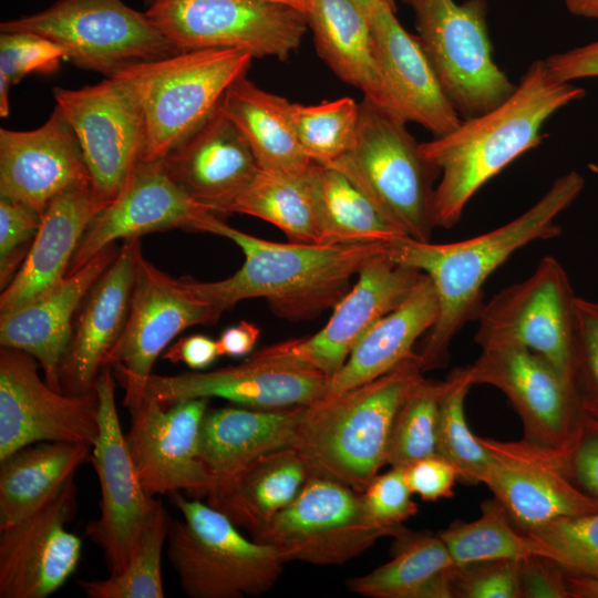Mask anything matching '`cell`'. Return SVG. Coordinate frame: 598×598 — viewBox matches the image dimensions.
<instances>
[{
    "label": "cell",
    "mask_w": 598,
    "mask_h": 598,
    "mask_svg": "<svg viewBox=\"0 0 598 598\" xmlns=\"http://www.w3.org/2000/svg\"><path fill=\"white\" fill-rule=\"evenodd\" d=\"M118 250L115 244L105 247L48 292L0 313V346L33 357L55 390L62 391L59 370L72 339L73 317Z\"/></svg>",
    "instance_id": "27"
},
{
    "label": "cell",
    "mask_w": 598,
    "mask_h": 598,
    "mask_svg": "<svg viewBox=\"0 0 598 598\" xmlns=\"http://www.w3.org/2000/svg\"><path fill=\"white\" fill-rule=\"evenodd\" d=\"M68 51L44 37L28 32L0 33V79L17 85L30 73L52 74L68 60Z\"/></svg>",
    "instance_id": "46"
},
{
    "label": "cell",
    "mask_w": 598,
    "mask_h": 598,
    "mask_svg": "<svg viewBox=\"0 0 598 598\" xmlns=\"http://www.w3.org/2000/svg\"><path fill=\"white\" fill-rule=\"evenodd\" d=\"M209 399L168 406L146 399L131 412L126 435L140 481L150 496L185 491L206 496L213 477L198 455L199 431Z\"/></svg>",
    "instance_id": "21"
},
{
    "label": "cell",
    "mask_w": 598,
    "mask_h": 598,
    "mask_svg": "<svg viewBox=\"0 0 598 598\" xmlns=\"http://www.w3.org/2000/svg\"><path fill=\"white\" fill-rule=\"evenodd\" d=\"M404 529V528H403ZM400 532L375 523L360 492L337 480L311 475L296 498L255 538L286 561L344 564Z\"/></svg>",
    "instance_id": "11"
},
{
    "label": "cell",
    "mask_w": 598,
    "mask_h": 598,
    "mask_svg": "<svg viewBox=\"0 0 598 598\" xmlns=\"http://www.w3.org/2000/svg\"><path fill=\"white\" fill-rule=\"evenodd\" d=\"M437 316V296L424 274L398 307L365 331L342 368L330 379L323 398L372 381L412 357L414 344L433 327Z\"/></svg>",
    "instance_id": "32"
},
{
    "label": "cell",
    "mask_w": 598,
    "mask_h": 598,
    "mask_svg": "<svg viewBox=\"0 0 598 598\" xmlns=\"http://www.w3.org/2000/svg\"><path fill=\"white\" fill-rule=\"evenodd\" d=\"M162 163L174 183L216 215L228 214L259 171L244 136L219 106Z\"/></svg>",
    "instance_id": "26"
},
{
    "label": "cell",
    "mask_w": 598,
    "mask_h": 598,
    "mask_svg": "<svg viewBox=\"0 0 598 598\" xmlns=\"http://www.w3.org/2000/svg\"><path fill=\"white\" fill-rule=\"evenodd\" d=\"M440 403L436 455L450 462L458 481L466 485L484 484L489 455L465 417L464 402L473 385L468 368H456L446 377Z\"/></svg>",
    "instance_id": "41"
},
{
    "label": "cell",
    "mask_w": 598,
    "mask_h": 598,
    "mask_svg": "<svg viewBox=\"0 0 598 598\" xmlns=\"http://www.w3.org/2000/svg\"><path fill=\"white\" fill-rule=\"evenodd\" d=\"M526 534L547 545L567 574L598 578V512L559 517Z\"/></svg>",
    "instance_id": "44"
},
{
    "label": "cell",
    "mask_w": 598,
    "mask_h": 598,
    "mask_svg": "<svg viewBox=\"0 0 598 598\" xmlns=\"http://www.w3.org/2000/svg\"><path fill=\"white\" fill-rule=\"evenodd\" d=\"M154 0H144V2L150 6Z\"/></svg>",
    "instance_id": "60"
},
{
    "label": "cell",
    "mask_w": 598,
    "mask_h": 598,
    "mask_svg": "<svg viewBox=\"0 0 598 598\" xmlns=\"http://www.w3.org/2000/svg\"><path fill=\"white\" fill-rule=\"evenodd\" d=\"M171 518L159 499L153 508L141 535L136 551L127 566L105 579L79 580L89 598H163L162 555L167 542Z\"/></svg>",
    "instance_id": "40"
},
{
    "label": "cell",
    "mask_w": 598,
    "mask_h": 598,
    "mask_svg": "<svg viewBox=\"0 0 598 598\" xmlns=\"http://www.w3.org/2000/svg\"><path fill=\"white\" fill-rule=\"evenodd\" d=\"M423 373L415 352L372 381L307 405L293 446L311 475L363 492L386 465L395 414Z\"/></svg>",
    "instance_id": "4"
},
{
    "label": "cell",
    "mask_w": 598,
    "mask_h": 598,
    "mask_svg": "<svg viewBox=\"0 0 598 598\" xmlns=\"http://www.w3.org/2000/svg\"><path fill=\"white\" fill-rule=\"evenodd\" d=\"M419 41L461 118L508 99L513 84L493 56L485 0H411Z\"/></svg>",
    "instance_id": "8"
},
{
    "label": "cell",
    "mask_w": 598,
    "mask_h": 598,
    "mask_svg": "<svg viewBox=\"0 0 598 598\" xmlns=\"http://www.w3.org/2000/svg\"><path fill=\"white\" fill-rule=\"evenodd\" d=\"M584 186V177L569 172L518 217L464 240L433 244L396 237L384 243V255L425 274L437 296V319L415 351L423 372L447 365L454 337L468 321L476 320L489 276L518 249L561 234L556 219Z\"/></svg>",
    "instance_id": "1"
},
{
    "label": "cell",
    "mask_w": 598,
    "mask_h": 598,
    "mask_svg": "<svg viewBox=\"0 0 598 598\" xmlns=\"http://www.w3.org/2000/svg\"><path fill=\"white\" fill-rule=\"evenodd\" d=\"M454 598H522L519 560L455 565Z\"/></svg>",
    "instance_id": "49"
},
{
    "label": "cell",
    "mask_w": 598,
    "mask_h": 598,
    "mask_svg": "<svg viewBox=\"0 0 598 598\" xmlns=\"http://www.w3.org/2000/svg\"><path fill=\"white\" fill-rule=\"evenodd\" d=\"M272 1H277L287 6H290L292 8H296L302 11L303 13H307L308 8H309L308 0H272Z\"/></svg>",
    "instance_id": "59"
},
{
    "label": "cell",
    "mask_w": 598,
    "mask_h": 598,
    "mask_svg": "<svg viewBox=\"0 0 598 598\" xmlns=\"http://www.w3.org/2000/svg\"><path fill=\"white\" fill-rule=\"evenodd\" d=\"M353 1L368 16V18L372 13V11L382 3L389 4L392 8L396 9L394 0H353Z\"/></svg>",
    "instance_id": "58"
},
{
    "label": "cell",
    "mask_w": 598,
    "mask_h": 598,
    "mask_svg": "<svg viewBox=\"0 0 598 598\" xmlns=\"http://www.w3.org/2000/svg\"><path fill=\"white\" fill-rule=\"evenodd\" d=\"M585 94L582 87L555 79L545 60H536L504 102L421 143L422 155L441 175L433 196L435 227L453 228L476 192L538 146L546 136L542 133L545 122Z\"/></svg>",
    "instance_id": "2"
},
{
    "label": "cell",
    "mask_w": 598,
    "mask_h": 598,
    "mask_svg": "<svg viewBox=\"0 0 598 598\" xmlns=\"http://www.w3.org/2000/svg\"><path fill=\"white\" fill-rule=\"evenodd\" d=\"M221 313L140 251L128 316L104 360L124 390L123 405L130 411L144 400L155 361L177 334L197 324H213Z\"/></svg>",
    "instance_id": "13"
},
{
    "label": "cell",
    "mask_w": 598,
    "mask_h": 598,
    "mask_svg": "<svg viewBox=\"0 0 598 598\" xmlns=\"http://www.w3.org/2000/svg\"><path fill=\"white\" fill-rule=\"evenodd\" d=\"M571 379L582 415L598 421V300L576 297Z\"/></svg>",
    "instance_id": "45"
},
{
    "label": "cell",
    "mask_w": 598,
    "mask_h": 598,
    "mask_svg": "<svg viewBox=\"0 0 598 598\" xmlns=\"http://www.w3.org/2000/svg\"><path fill=\"white\" fill-rule=\"evenodd\" d=\"M84 185H91V176L59 106L38 128H0V197L42 215L54 197Z\"/></svg>",
    "instance_id": "25"
},
{
    "label": "cell",
    "mask_w": 598,
    "mask_h": 598,
    "mask_svg": "<svg viewBox=\"0 0 598 598\" xmlns=\"http://www.w3.org/2000/svg\"><path fill=\"white\" fill-rule=\"evenodd\" d=\"M145 12L177 53L236 49L286 60L309 28L306 13L272 0H154Z\"/></svg>",
    "instance_id": "10"
},
{
    "label": "cell",
    "mask_w": 598,
    "mask_h": 598,
    "mask_svg": "<svg viewBox=\"0 0 598 598\" xmlns=\"http://www.w3.org/2000/svg\"><path fill=\"white\" fill-rule=\"evenodd\" d=\"M291 105L244 76L229 86L219 107L244 136L259 168L301 171L312 162L299 144Z\"/></svg>",
    "instance_id": "34"
},
{
    "label": "cell",
    "mask_w": 598,
    "mask_h": 598,
    "mask_svg": "<svg viewBox=\"0 0 598 598\" xmlns=\"http://www.w3.org/2000/svg\"><path fill=\"white\" fill-rule=\"evenodd\" d=\"M474 384L503 392L522 420L524 440L570 453L581 431V408L574 385L547 359L526 348L482 349L467 367Z\"/></svg>",
    "instance_id": "17"
},
{
    "label": "cell",
    "mask_w": 598,
    "mask_h": 598,
    "mask_svg": "<svg viewBox=\"0 0 598 598\" xmlns=\"http://www.w3.org/2000/svg\"><path fill=\"white\" fill-rule=\"evenodd\" d=\"M30 354L0 349V461L40 442L83 443L99 436L96 389L69 394L51 388Z\"/></svg>",
    "instance_id": "16"
},
{
    "label": "cell",
    "mask_w": 598,
    "mask_h": 598,
    "mask_svg": "<svg viewBox=\"0 0 598 598\" xmlns=\"http://www.w3.org/2000/svg\"><path fill=\"white\" fill-rule=\"evenodd\" d=\"M359 105L353 146L328 166L349 177L406 237L431 241L439 168L424 158L403 118L368 97Z\"/></svg>",
    "instance_id": "5"
},
{
    "label": "cell",
    "mask_w": 598,
    "mask_h": 598,
    "mask_svg": "<svg viewBox=\"0 0 598 598\" xmlns=\"http://www.w3.org/2000/svg\"><path fill=\"white\" fill-rule=\"evenodd\" d=\"M545 63L561 82L598 76V41L550 55Z\"/></svg>",
    "instance_id": "53"
},
{
    "label": "cell",
    "mask_w": 598,
    "mask_h": 598,
    "mask_svg": "<svg viewBox=\"0 0 598 598\" xmlns=\"http://www.w3.org/2000/svg\"><path fill=\"white\" fill-rule=\"evenodd\" d=\"M519 586L522 598H570L567 573L543 556L519 560Z\"/></svg>",
    "instance_id": "51"
},
{
    "label": "cell",
    "mask_w": 598,
    "mask_h": 598,
    "mask_svg": "<svg viewBox=\"0 0 598 598\" xmlns=\"http://www.w3.org/2000/svg\"><path fill=\"white\" fill-rule=\"evenodd\" d=\"M361 495L370 517L379 525L395 532L403 529L402 523L417 513L404 468L391 467L390 471L375 475Z\"/></svg>",
    "instance_id": "48"
},
{
    "label": "cell",
    "mask_w": 598,
    "mask_h": 598,
    "mask_svg": "<svg viewBox=\"0 0 598 598\" xmlns=\"http://www.w3.org/2000/svg\"><path fill=\"white\" fill-rule=\"evenodd\" d=\"M310 183L320 245L389 241L406 237L340 171L311 163Z\"/></svg>",
    "instance_id": "37"
},
{
    "label": "cell",
    "mask_w": 598,
    "mask_h": 598,
    "mask_svg": "<svg viewBox=\"0 0 598 598\" xmlns=\"http://www.w3.org/2000/svg\"><path fill=\"white\" fill-rule=\"evenodd\" d=\"M570 598H598V578L567 574Z\"/></svg>",
    "instance_id": "56"
},
{
    "label": "cell",
    "mask_w": 598,
    "mask_h": 598,
    "mask_svg": "<svg viewBox=\"0 0 598 598\" xmlns=\"http://www.w3.org/2000/svg\"><path fill=\"white\" fill-rule=\"evenodd\" d=\"M100 400L99 436L91 462L97 475L100 515L85 534L103 553L110 575L124 570L136 551L143 528L155 503L136 472L115 403V383L110 367L95 381Z\"/></svg>",
    "instance_id": "15"
},
{
    "label": "cell",
    "mask_w": 598,
    "mask_h": 598,
    "mask_svg": "<svg viewBox=\"0 0 598 598\" xmlns=\"http://www.w3.org/2000/svg\"><path fill=\"white\" fill-rule=\"evenodd\" d=\"M169 495L182 519L171 520L167 558L190 598L260 596L285 564L268 545L246 538L223 513L179 492Z\"/></svg>",
    "instance_id": "7"
},
{
    "label": "cell",
    "mask_w": 598,
    "mask_h": 598,
    "mask_svg": "<svg viewBox=\"0 0 598 598\" xmlns=\"http://www.w3.org/2000/svg\"><path fill=\"white\" fill-rule=\"evenodd\" d=\"M489 455L484 484L523 533L553 519L598 512V497L574 481L570 453L526 440L478 436Z\"/></svg>",
    "instance_id": "18"
},
{
    "label": "cell",
    "mask_w": 598,
    "mask_h": 598,
    "mask_svg": "<svg viewBox=\"0 0 598 598\" xmlns=\"http://www.w3.org/2000/svg\"><path fill=\"white\" fill-rule=\"evenodd\" d=\"M306 406L207 409L199 431L202 463L215 478L269 452L293 446Z\"/></svg>",
    "instance_id": "31"
},
{
    "label": "cell",
    "mask_w": 598,
    "mask_h": 598,
    "mask_svg": "<svg viewBox=\"0 0 598 598\" xmlns=\"http://www.w3.org/2000/svg\"><path fill=\"white\" fill-rule=\"evenodd\" d=\"M565 6L575 16L598 21V0H565Z\"/></svg>",
    "instance_id": "57"
},
{
    "label": "cell",
    "mask_w": 598,
    "mask_h": 598,
    "mask_svg": "<svg viewBox=\"0 0 598 598\" xmlns=\"http://www.w3.org/2000/svg\"><path fill=\"white\" fill-rule=\"evenodd\" d=\"M330 379L291 362L248 357L237 365L212 371L152 374L144 398L164 406L198 398H219L250 409L310 405L321 400Z\"/></svg>",
    "instance_id": "22"
},
{
    "label": "cell",
    "mask_w": 598,
    "mask_h": 598,
    "mask_svg": "<svg viewBox=\"0 0 598 598\" xmlns=\"http://www.w3.org/2000/svg\"><path fill=\"white\" fill-rule=\"evenodd\" d=\"M91 456L87 444L40 442L0 461V529L41 508Z\"/></svg>",
    "instance_id": "33"
},
{
    "label": "cell",
    "mask_w": 598,
    "mask_h": 598,
    "mask_svg": "<svg viewBox=\"0 0 598 598\" xmlns=\"http://www.w3.org/2000/svg\"><path fill=\"white\" fill-rule=\"evenodd\" d=\"M206 233L231 240L245 260L231 276L217 281L181 279L197 298L221 312L238 302L262 298L279 318L299 321L334 307L350 290L351 279L385 241L320 245L275 243L243 233L218 217Z\"/></svg>",
    "instance_id": "3"
},
{
    "label": "cell",
    "mask_w": 598,
    "mask_h": 598,
    "mask_svg": "<svg viewBox=\"0 0 598 598\" xmlns=\"http://www.w3.org/2000/svg\"><path fill=\"white\" fill-rule=\"evenodd\" d=\"M403 1H405L406 3H410L411 0H403Z\"/></svg>",
    "instance_id": "61"
},
{
    "label": "cell",
    "mask_w": 598,
    "mask_h": 598,
    "mask_svg": "<svg viewBox=\"0 0 598 598\" xmlns=\"http://www.w3.org/2000/svg\"><path fill=\"white\" fill-rule=\"evenodd\" d=\"M53 96L71 125L92 187L113 200L145 145V118L132 83L116 73L80 89L54 87Z\"/></svg>",
    "instance_id": "14"
},
{
    "label": "cell",
    "mask_w": 598,
    "mask_h": 598,
    "mask_svg": "<svg viewBox=\"0 0 598 598\" xmlns=\"http://www.w3.org/2000/svg\"><path fill=\"white\" fill-rule=\"evenodd\" d=\"M395 11L382 3L369 16L382 106L406 123L420 124L434 137L445 135L462 118L445 94L417 35L401 25Z\"/></svg>",
    "instance_id": "24"
},
{
    "label": "cell",
    "mask_w": 598,
    "mask_h": 598,
    "mask_svg": "<svg viewBox=\"0 0 598 598\" xmlns=\"http://www.w3.org/2000/svg\"><path fill=\"white\" fill-rule=\"evenodd\" d=\"M576 297L563 265L546 256L528 278L482 305L474 340L482 349L515 346L534 351L573 383Z\"/></svg>",
    "instance_id": "12"
},
{
    "label": "cell",
    "mask_w": 598,
    "mask_h": 598,
    "mask_svg": "<svg viewBox=\"0 0 598 598\" xmlns=\"http://www.w3.org/2000/svg\"><path fill=\"white\" fill-rule=\"evenodd\" d=\"M423 275L391 260L383 251L362 267L322 329L309 337L267 346L254 354L310 368L331 379L365 331L398 307Z\"/></svg>",
    "instance_id": "19"
},
{
    "label": "cell",
    "mask_w": 598,
    "mask_h": 598,
    "mask_svg": "<svg viewBox=\"0 0 598 598\" xmlns=\"http://www.w3.org/2000/svg\"><path fill=\"white\" fill-rule=\"evenodd\" d=\"M219 355L217 340L205 334H192L178 339L163 353L171 363H184L189 369L200 371L208 368Z\"/></svg>",
    "instance_id": "54"
},
{
    "label": "cell",
    "mask_w": 598,
    "mask_h": 598,
    "mask_svg": "<svg viewBox=\"0 0 598 598\" xmlns=\"http://www.w3.org/2000/svg\"><path fill=\"white\" fill-rule=\"evenodd\" d=\"M259 327L250 321L240 320L226 328L217 340L220 357L240 358L252 352L259 337Z\"/></svg>",
    "instance_id": "55"
},
{
    "label": "cell",
    "mask_w": 598,
    "mask_h": 598,
    "mask_svg": "<svg viewBox=\"0 0 598 598\" xmlns=\"http://www.w3.org/2000/svg\"><path fill=\"white\" fill-rule=\"evenodd\" d=\"M111 202L92 184L54 197L42 214L39 231L24 261L1 290L0 312L31 301L59 285L68 276L87 227Z\"/></svg>",
    "instance_id": "29"
},
{
    "label": "cell",
    "mask_w": 598,
    "mask_h": 598,
    "mask_svg": "<svg viewBox=\"0 0 598 598\" xmlns=\"http://www.w3.org/2000/svg\"><path fill=\"white\" fill-rule=\"evenodd\" d=\"M138 238L124 240L117 256L82 302L59 370L61 390L80 394L95 388L104 360L125 326L135 281Z\"/></svg>",
    "instance_id": "28"
},
{
    "label": "cell",
    "mask_w": 598,
    "mask_h": 598,
    "mask_svg": "<svg viewBox=\"0 0 598 598\" xmlns=\"http://www.w3.org/2000/svg\"><path fill=\"white\" fill-rule=\"evenodd\" d=\"M570 468L577 485L598 497V421L582 415L580 435L570 454Z\"/></svg>",
    "instance_id": "52"
},
{
    "label": "cell",
    "mask_w": 598,
    "mask_h": 598,
    "mask_svg": "<svg viewBox=\"0 0 598 598\" xmlns=\"http://www.w3.org/2000/svg\"><path fill=\"white\" fill-rule=\"evenodd\" d=\"M393 558L350 578V591L369 598H454L455 563L436 535L405 528L395 537Z\"/></svg>",
    "instance_id": "35"
},
{
    "label": "cell",
    "mask_w": 598,
    "mask_h": 598,
    "mask_svg": "<svg viewBox=\"0 0 598 598\" xmlns=\"http://www.w3.org/2000/svg\"><path fill=\"white\" fill-rule=\"evenodd\" d=\"M437 536L457 566L487 560H520L530 556L555 560L554 551L547 545L513 524L496 498L482 504L478 518L454 522Z\"/></svg>",
    "instance_id": "39"
},
{
    "label": "cell",
    "mask_w": 598,
    "mask_h": 598,
    "mask_svg": "<svg viewBox=\"0 0 598 598\" xmlns=\"http://www.w3.org/2000/svg\"><path fill=\"white\" fill-rule=\"evenodd\" d=\"M446 380L423 378L400 405L390 433L386 464L405 468L436 455L440 403Z\"/></svg>",
    "instance_id": "42"
},
{
    "label": "cell",
    "mask_w": 598,
    "mask_h": 598,
    "mask_svg": "<svg viewBox=\"0 0 598 598\" xmlns=\"http://www.w3.org/2000/svg\"><path fill=\"white\" fill-rule=\"evenodd\" d=\"M78 511L72 477L41 508L0 529V598H45L76 570L81 538L66 529Z\"/></svg>",
    "instance_id": "20"
},
{
    "label": "cell",
    "mask_w": 598,
    "mask_h": 598,
    "mask_svg": "<svg viewBox=\"0 0 598 598\" xmlns=\"http://www.w3.org/2000/svg\"><path fill=\"white\" fill-rule=\"evenodd\" d=\"M310 476L302 455L288 446L213 478L207 504L255 538L296 498Z\"/></svg>",
    "instance_id": "30"
},
{
    "label": "cell",
    "mask_w": 598,
    "mask_h": 598,
    "mask_svg": "<svg viewBox=\"0 0 598 598\" xmlns=\"http://www.w3.org/2000/svg\"><path fill=\"white\" fill-rule=\"evenodd\" d=\"M252 59L236 49H204L132 63L117 72L132 83L143 106L142 161L164 158L199 127L229 86L246 75Z\"/></svg>",
    "instance_id": "6"
},
{
    "label": "cell",
    "mask_w": 598,
    "mask_h": 598,
    "mask_svg": "<svg viewBox=\"0 0 598 598\" xmlns=\"http://www.w3.org/2000/svg\"><path fill=\"white\" fill-rule=\"evenodd\" d=\"M42 215L33 208L0 197V287L12 280L39 231Z\"/></svg>",
    "instance_id": "47"
},
{
    "label": "cell",
    "mask_w": 598,
    "mask_h": 598,
    "mask_svg": "<svg viewBox=\"0 0 598 598\" xmlns=\"http://www.w3.org/2000/svg\"><path fill=\"white\" fill-rule=\"evenodd\" d=\"M308 25L319 56L344 83L382 106L368 16L353 0H308Z\"/></svg>",
    "instance_id": "36"
},
{
    "label": "cell",
    "mask_w": 598,
    "mask_h": 598,
    "mask_svg": "<svg viewBox=\"0 0 598 598\" xmlns=\"http://www.w3.org/2000/svg\"><path fill=\"white\" fill-rule=\"evenodd\" d=\"M0 31L52 40L74 65L106 78L132 63L177 53L146 12L123 0H56L44 10L1 22Z\"/></svg>",
    "instance_id": "9"
},
{
    "label": "cell",
    "mask_w": 598,
    "mask_h": 598,
    "mask_svg": "<svg viewBox=\"0 0 598 598\" xmlns=\"http://www.w3.org/2000/svg\"><path fill=\"white\" fill-rule=\"evenodd\" d=\"M309 167L301 171L259 168L233 200L228 214H245L268 221L290 243L318 244L319 227Z\"/></svg>",
    "instance_id": "38"
},
{
    "label": "cell",
    "mask_w": 598,
    "mask_h": 598,
    "mask_svg": "<svg viewBox=\"0 0 598 598\" xmlns=\"http://www.w3.org/2000/svg\"><path fill=\"white\" fill-rule=\"evenodd\" d=\"M404 473L412 494L426 502L453 497L454 485L458 481L455 467L439 455L410 464L404 468Z\"/></svg>",
    "instance_id": "50"
},
{
    "label": "cell",
    "mask_w": 598,
    "mask_h": 598,
    "mask_svg": "<svg viewBox=\"0 0 598 598\" xmlns=\"http://www.w3.org/2000/svg\"><path fill=\"white\" fill-rule=\"evenodd\" d=\"M216 217L173 182L162 159L140 161L118 195L87 227L68 275L117 239H136L176 228L206 233L207 225Z\"/></svg>",
    "instance_id": "23"
},
{
    "label": "cell",
    "mask_w": 598,
    "mask_h": 598,
    "mask_svg": "<svg viewBox=\"0 0 598 598\" xmlns=\"http://www.w3.org/2000/svg\"><path fill=\"white\" fill-rule=\"evenodd\" d=\"M291 112L299 144L311 162L331 164L353 146L360 121V105L353 99L292 103Z\"/></svg>",
    "instance_id": "43"
}]
</instances>
